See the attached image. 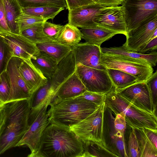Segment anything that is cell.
<instances>
[{"label": "cell", "mask_w": 157, "mask_h": 157, "mask_svg": "<svg viewBox=\"0 0 157 157\" xmlns=\"http://www.w3.org/2000/svg\"><path fill=\"white\" fill-rule=\"evenodd\" d=\"M83 151L82 142L69 128L51 123L33 157H81Z\"/></svg>", "instance_id": "cell-1"}, {"label": "cell", "mask_w": 157, "mask_h": 157, "mask_svg": "<svg viewBox=\"0 0 157 157\" xmlns=\"http://www.w3.org/2000/svg\"><path fill=\"white\" fill-rule=\"evenodd\" d=\"M47 111L50 123L69 128L97 110L98 106L82 98L60 99L56 98Z\"/></svg>", "instance_id": "cell-2"}, {"label": "cell", "mask_w": 157, "mask_h": 157, "mask_svg": "<svg viewBox=\"0 0 157 157\" xmlns=\"http://www.w3.org/2000/svg\"><path fill=\"white\" fill-rule=\"evenodd\" d=\"M104 102L115 116L123 115L126 124L132 128L157 130L156 115L136 107L119 94L115 88L105 94Z\"/></svg>", "instance_id": "cell-3"}, {"label": "cell", "mask_w": 157, "mask_h": 157, "mask_svg": "<svg viewBox=\"0 0 157 157\" xmlns=\"http://www.w3.org/2000/svg\"><path fill=\"white\" fill-rule=\"evenodd\" d=\"M122 5L127 32L157 16V0H124Z\"/></svg>", "instance_id": "cell-4"}, {"label": "cell", "mask_w": 157, "mask_h": 157, "mask_svg": "<svg viewBox=\"0 0 157 157\" xmlns=\"http://www.w3.org/2000/svg\"><path fill=\"white\" fill-rule=\"evenodd\" d=\"M101 64L105 68L118 69L136 77L138 82H146L153 73L149 64L140 61L117 55L105 54L101 52Z\"/></svg>", "instance_id": "cell-5"}, {"label": "cell", "mask_w": 157, "mask_h": 157, "mask_svg": "<svg viewBox=\"0 0 157 157\" xmlns=\"http://www.w3.org/2000/svg\"><path fill=\"white\" fill-rule=\"evenodd\" d=\"M105 107L104 102L97 110L86 118L69 127V129L81 141L96 142L106 147L103 136Z\"/></svg>", "instance_id": "cell-6"}, {"label": "cell", "mask_w": 157, "mask_h": 157, "mask_svg": "<svg viewBox=\"0 0 157 157\" xmlns=\"http://www.w3.org/2000/svg\"><path fill=\"white\" fill-rule=\"evenodd\" d=\"M75 72L88 91L106 94L115 88L106 69H98L78 64Z\"/></svg>", "instance_id": "cell-7"}, {"label": "cell", "mask_w": 157, "mask_h": 157, "mask_svg": "<svg viewBox=\"0 0 157 157\" xmlns=\"http://www.w3.org/2000/svg\"><path fill=\"white\" fill-rule=\"evenodd\" d=\"M45 105L35 117L29 118V128L16 147L27 146L30 151L28 157H33L39 148L40 139L46 127L50 124Z\"/></svg>", "instance_id": "cell-8"}, {"label": "cell", "mask_w": 157, "mask_h": 157, "mask_svg": "<svg viewBox=\"0 0 157 157\" xmlns=\"http://www.w3.org/2000/svg\"><path fill=\"white\" fill-rule=\"evenodd\" d=\"M115 90L119 94L136 107L156 115L151 93L146 82H137L122 89Z\"/></svg>", "instance_id": "cell-9"}, {"label": "cell", "mask_w": 157, "mask_h": 157, "mask_svg": "<svg viewBox=\"0 0 157 157\" xmlns=\"http://www.w3.org/2000/svg\"><path fill=\"white\" fill-rule=\"evenodd\" d=\"M22 60V59L18 57L13 56L7 66L6 71L10 85V94L7 103L30 99L32 95L19 70V66Z\"/></svg>", "instance_id": "cell-10"}, {"label": "cell", "mask_w": 157, "mask_h": 157, "mask_svg": "<svg viewBox=\"0 0 157 157\" xmlns=\"http://www.w3.org/2000/svg\"><path fill=\"white\" fill-rule=\"evenodd\" d=\"M113 113L105 105L103 136L106 147L117 157H128L124 137L119 134L114 127Z\"/></svg>", "instance_id": "cell-11"}, {"label": "cell", "mask_w": 157, "mask_h": 157, "mask_svg": "<svg viewBox=\"0 0 157 157\" xmlns=\"http://www.w3.org/2000/svg\"><path fill=\"white\" fill-rule=\"evenodd\" d=\"M0 36L10 48L13 56L31 59L40 52L36 44L20 34L0 30Z\"/></svg>", "instance_id": "cell-12"}, {"label": "cell", "mask_w": 157, "mask_h": 157, "mask_svg": "<svg viewBox=\"0 0 157 157\" xmlns=\"http://www.w3.org/2000/svg\"><path fill=\"white\" fill-rule=\"evenodd\" d=\"M94 22L98 25L126 35V24L121 6L103 7L96 14Z\"/></svg>", "instance_id": "cell-13"}, {"label": "cell", "mask_w": 157, "mask_h": 157, "mask_svg": "<svg viewBox=\"0 0 157 157\" xmlns=\"http://www.w3.org/2000/svg\"><path fill=\"white\" fill-rule=\"evenodd\" d=\"M156 28L157 16L128 31L125 35L126 41L122 46L128 51L138 52L149 40Z\"/></svg>", "instance_id": "cell-14"}, {"label": "cell", "mask_w": 157, "mask_h": 157, "mask_svg": "<svg viewBox=\"0 0 157 157\" xmlns=\"http://www.w3.org/2000/svg\"><path fill=\"white\" fill-rule=\"evenodd\" d=\"M100 46L87 42L79 43L72 47L76 65L100 70H105L101 63Z\"/></svg>", "instance_id": "cell-15"}, {"label": "cell", "mask_w": 157, "mask_h": 157, "mask_svg": "<svg viewBox=\"0 0 157 157\" xmlns=\"http://www.w3.org/2000/svg\"><path fill=\"white\" fill-rule=\"evenodd\" d=\"M103 7L95 3L68 10V24L77 28H88L98 25L94 21L96 14Z\"/></svg>", "instance_id": "cell-16"}, {"label": "cell", "mask_w": 157, "mask_h": 157, "mask_svg": "<svg viewBox=\"0 0 157 157\" xmlns=\"http://www.w3.org/2000/svg\"><path fill=\"white\" fill-rule=\"evenodd\" d=\"M76 65L72 50L58 64L57 70L52 77L48 78L50 90L57 95L63 83L75 71Z\"/></svg>", "instance_id": "cell-17"}, {"label": "cell", "mask_w": 157, "mask_h": 157, "mask_svg": "<svg viewBox=\"0 0 157 157\" xmlns=\"http://www.w3.org/2000/svg\"><path fill=\"white\" fill-rule=\"evenodd\" d=\"M18 69L32 94L48 81V78L34 66L31 59H23L19 65Z\"/></svg>", "instance_id": "cell-18"}, {"label": "cell", "mask_w": 157, "mask_h": 157, "mask_svg": "<svg viewBox=\"0 0 157 157\" xmlns=\"http://www.w3.org/2000/svg\"><path fill=\"white\" fill-rule=\"evenodd\" d=\"M101 52L106 54L117 55L141 61L151 66H156L157 62V52H151L148 54H143L126 50L122 46L119 47L100 48Z\"/></svg>", "instance_id": "cell-19"}, {"label": "cell", "mask_w": 157, "mask_h": 157, "mask_svg": "<svg viewBox=\"0 0 157 157\" xmlns=\"http://www.w3.org/2000/svg\"><path fill=\"white\" fill-rule=\"evenodd\" d=\"M82 39L86 42L100 46L104 41L118 33L115 31L98 25L92 28H81Z\"/></svg>", "instance_id": "cell-20"}, {"label": "cell", "mask_w": 157, "mask_h": 157, "mask_svg": "<svg viewBox=\"0 0 157 157\" xmlns=\"http://www.w3.org/2000/svg\"><path fill=\"white\" fill-rule=\"evenodd\" d=\"M86 90L84 85L75 71L59 88L57 98L60 99L73 98Z\"/></svg>", "instance_id": "cell-21"}, {"label": "cell", "mask_w": 157, "mask_h": 157, "mask_svg": "<svg viewBox=\"0 0 157 157\" xmlns=\"http://www.w3.org/2000/svg\"><path fill=\"white\" fill-rule=\"evenodd\" d=\"M31 60L34 66L48 78L52 77L57 68V62L44 52H39Z\"/></svg>", "instance_id": "cell-22"}, {"label": "cell", "mask_w": 157, "mask_h": 157, "mask_svg": "<svg viewBox=\"0 0 157 157\" xmlns=\"http://www.w3.org/2000/svg\"><path fill=\"white\" fill-rule=\"evenodd\" d=\"M40 52L49 55L58 63L72 50V47L50 41L36 44Z\"/></svg>", "instance_id": "cell-23"}, {"label": "cell", "mask_w": 157, "mask_h": 157, "mask_svg": "<svg viewBox=\"0 0 157 157\" xmlns=\"http://www.w3.org/2000/svg\"><path fill=\"white\" fill-rule=\"evenodd\" d=\"M82 34L78 28L67 23L63 27L57 42L64 46L72 47L79 43Z\"/></svg>", "instance_id": "cell-24"}, {"label": "cell", "mask_w": 157, "mask_h": 157, "mask_svg": "<svg viewBox=\"0 0 157 157\" xmlns=\"http://www.w3.org/2000/svg\"><path fill=\"white\" fill-rule=\"evenodd\" d=\"M7 24L11 32L20 34L15 22L16 17L22 11L17 0H3Z\"/></svg>", "instance_id": "cell-25"}, {"label": "cell", "mask_w": 157, "mask_h": 157, "mask_svg": "<svg viewBox=\"0 0 157 157\" xmlns=\"http://www.w3.org/2000/svg\"><path fill=\"white\" fill-rule=\"evenodd\" d=\"M105 68L116 89H122L138 82L137 78L130 74L118 69Z\"/></svg>", "instance_id": "cell-26"}, {"label": "cell", "mask_w": 157, "mask_h": 157, "mask_svg": "<svg viewBox=\"0 0 157 157\" xmlns=\"http://www.w3.org/2000/svg\"><path fill=\"white\" fill-rule=\"evenodd\" d=\"M82 141L84 151L81 157H117L102 144L90 140Z\"/></svg>", "instance_id": "cell-27"}, {"label": "cell", "mask_w": 157, "mask_h": 157, "mask_svg": "<svg viewBox=\"0 0 157 157\" xmlns=\"http://www.w3.org/2000/svg\"><path fill=\"white\" fill-rule=\"evenodd\" d=\"M22 11L28 14L44 19L47 21L55 17L65 8L54 6L22 7Z\"/></svg>", "instance_id": "cell-28"}, {"label": "cell", "mask_w": 157, "mask_h": 157, "mask_svg": "<svg viewBox=\"0 0 157 157\" xmlns=\"http://www.w3.org/2000/svg\"><path fill=\"white\" fill-rule=\"evenodd\" d=\"M138 140L140 157H156L157 148L151 142L142 129H134Z\"/></svg>", "instance_id": "cell-29"}, {"label": "cell", "mask_w": 157, "mask_h": 157, "mask_svg": "<svg viewBox=\"0 0 157 157\" xmlns=\"http://www.w3.org/2000/svg\"><path fill=\"white\" fill-rule=\"evenodd\" d=\"M42 24L26 29L21 32L20 34L35 44L53 41L44 33Z\"/></svg>", "instance_id": "cell-30"}, {"label": "cell", "mask_w": 157, "mask_h": 157, "mask_svg": "<svg viewBox=\"0 0 157 157\" xmlns=\"http://www.w3.org/2000/svg\"><path fill=\"white\" fill-rule=\"evenodd\" d=\"M47 20L27 14L22 11L16 18L15 21L20 33L29 28L42 24Z\"/></svg>", "instance_id": "cell-31"}, {"label": "cell", "mask_w": 157, "mask_h": 157, "mask_svg": "<svg viewBox=\"0 0 157 157\" xmlns=\"http://www.w3.org/2000/svg\"><path fill=\"white\" fill-rule=\"evenodd\" d=\"M22 7L54 6L65 8L67 5L65 0H17Z\"/></svg>", "instance_id": "cell-32"}, {"label": "cell", "mask_w": 157, "mask_h": 157, "mask_svg": "<svg viewBox=\"0 0 157 157\" xmlns=\"http://www.w3.org/2000/svg\"><path fill=\"white\" fill-rule=\"evenodd\" d=\"M12 53L7 44L0 36V74L6 69Z\"/></svg>", "instance_id": "cell-33"}, {"label": "cell", "mask_w": 157, "mask_h": 157, "mask_svg": "<svg viewBox=\"0 0 157 157\" xmlns=\"http://www.w3.org/2000/svg\"><path fill=\"white\" fill-rule=\"evenodd\" d=\"M10 85L6 70L0 74V100L4 104L7 102Z\"/></svg>", "instance_id": "cell-34"}, {"label": "cell", "mask_w": 157, "mask_h": 157, "mask_svg": "<svg viewBox=\"0 0 157 157\" xmlns=\"http://www.w3.org/2000/svg\"><path fill=\"white\" fill-rule=\"evenodd\" d=\"M44 33L51 40L57 42L63 25L52 23L47 21L42 24Z\"/></svg>", "instance_id": "cell-35"}, {"label": "cell", "mask_w": 157, "mask_h": 157, "mask_svg": "<svg viewBox=\"0 0 157 157\" xmlns=\"http://www.w3.org/2000/svg\"><path fill=\"white\" fill-rule=\"evenodd\" d=\"M127 152L128 157H140L139 143L133 128H132L129 136Z\"/></svg>", "instance_id": "cell-36"}, {"label": "cell", "mask_w": 157, "mask_h": 157, "mask_svg": "<svg viewBox=\"0 0 157 157\" xmlns=\"http://www.w3.org/2000/svg\"><path fill=\"white\" fill-rule=\"evenodd\" d=\"M147 84L151 95L152 103L156 113L157 97V71L153 73L146 81Z\"/></svg>", "instance_id": "cell-37"}, {"label": "cell", "mask_w": 157, "mask_h": 157, "mask_svg": "<svg viewBox=\"0 0 157 157\" xmlns=\"http://www.w3.org/2000/svg\"><path fill=\"white\" fill-rule=\"evenodd\" d=\"M105 94L86 90L82 94L73 98H83L100 106L104 102Z\"/></svg>", "instance_id": "cell-38"}, {"label": "cell", "mask_w": 157, "mask_h": 157, "mask_svg": "<svg viewBox=\"0 0 157 157\" xmlns=\"http://www.w3.org/2000/svg\"><path fill=\"white\" fill-rule=\"evenodd\" d=\"M126 123L124 116L118 114L115 116L114 121V127L117 133L124 137V133L126 128Z\"/></svg>", "instance_id": "cell-39"}, {"label": "cell", "mask_w": 157, "mask_h": 157, "mask_svg": "<svg viewBox=\"0 0 157 157\" xmlns=\"http://www.w3.org/2000/svg\"><path fill=\"white\" fill-rule=\"evenodd\" d=\"M0 30L10 32L7 24L3 0H0Z\"/></svg>", "instance_id": "cell-40"}, {"label": "cell", "mask_w": 157, "mask_h": 157, "mask_svg": "<svg viewBox=\"0 0 157 157\" xmlns=\"http://www.w3.org/2000/svg\"><path fill=\"white\" fill-rule=\"evenodd\" d=\"M68 10L95 2L92 0H65Z\"/></svg>", "instance_id": "cell-41"}, {"label": "cell", "mask_w": 157, "mask_h": 157, "mask_svg": "<svg viewBox=\"0 0 157 157\" xmlns=\"http://www.w3.org/2000/svg\"><path fill=\"white\" fill-rule=\"evenodd\" d=\"M157 48V37L147 42L138 52L144 54L148 52L154 51Z\"/></svg>", "instance_id": "cell-42"}, {"label": "cell", "mask_w": 157, "mask_h": 157, "mask_svg": "<svg viewBox=\"0 0 157 157\" xmlns=\"http://www.w3.org/2000/svg\"><path fill=\"white\" fill-rule=\"evenodd\" d=\"M95 3L104 7L118 6L122 4L124 0H92Z\"/></svg>", "instance_id": "cell-43"}, {"label": "cell", "mask_w": 157, "mask_h": 157, "mask_svg": "<svg viewBox=\"0 0 157 157\" xmlns=\"http://www.w3.org/2000/svg\"><path fill=\"white\" fill-rule=\"evenodd\" d=\"M142 129L150 141L157 148V130L146 128Z\"/></svg>", "instance_id": "cell-44"}, {"label": "cell", "mask_w": 157, "mask_h": 157, "mask_svg": "<svg viewBox=\"0 0 157 157\" xmlns=\"http://www.w3.org/2000/svg\"><path fill=\"white\" fill-rule=\"evenodd\" d=\"M5 105V104H4ZM4 105L0 107V126L1 125L3 119L4 115Z\"/></svg>", "instance_id": "cell-45"}, {"label": "cell", "mask_w": 157, "mask_h": 157, "mask_svg": "<svg viewBox=\"0 0 157 157\" xmlns=\"http://www.w3.org/2000/svg\"><path fill=\"white\" fill-rule=\"evenodd\" d=\"M5 104H4L3 103L2 101H1L0 100V107H2Z\"/></svg>", "instance_id": "cell-46"}, {"label": "cell", "mask_w": 157, "mask_h": 157, "mask_svg": "<svg viewBox=\"0 0 157 157\" xmlns=\"http://www.w3.org/2000/svg\"></svg>", "instance_id": "cell-47"}]
</instances>
